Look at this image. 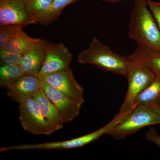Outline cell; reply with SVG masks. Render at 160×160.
Returning <instances> with one entry per match:
<instances>
[{
	"label": "cell",
	"mask_w": 160,
	"mask_h": 160,
	"mask_svg": "<svg viewBox=\"0 0 160 160\" xmlns=\"http://www.w3.org/2000/svg\"><path fill=\"white\" fill-rule=\"evenodd\" d=\"M147 0H135L128 26L129 38L143 46L160 50V31Z\"/></svg>",
	"instance_id": "1"
},
{
	"label": "cell",
	"mask_w": 160,
	"mask_h": 160,
	"mask_svg": "<svg viewBox=\"0 0 160 160\" xmlns=\"http://www.w3.org/2000/svg\"><path fill=\"white\" fill-rule=\"evenodd\" d=\"M78 61L81 64L96 66L103 71L126 76L128 63L126 57L112 51L96 37L92 39L87 49L80 52Z\"/></svg>",
	"instance_id": "2"
},
{
	"label": "cell",
	"mask_w": 160,
	"mask_h": 160,
	"mask_svg": "<svg viewBox=\"0 0 160 160\" xmlns=\"http://www.w3.org/2000/svg\"><path fill=\"white\" fill-rule=\"evenodd\" d=\"M128 69L126 78L128 88L126 98L118 114L128 112L133 107L135 100L155 78L156 76L151 69L133 53L126 57Z\"/></svg>",
	"instance_id": "3"
},
{
	"label": "cell",
	"mask_w": 160,
	"mask_h": 160,
	"mask_svg": "<svg viewBox=\"0 0 160 160\" xmlns=\"http://www.w3.org/2000/svg\"><path fill=\"white\" fill-rule=\"evenodd\" d=\"M160 124L159 117L151 108L138 105L134 106L107 135L116 140L123 139L146 126Z\"/></svg>",
	"instance_id": "4"
},
{
	"label": "cell",
	"mask_w": 160,
	"mask_h": 160,
	"mask_svg": "<svg viewBox=\"0 0 160 160\" xmlns=\"http://www.w3.org/2000/svg\"><path fill=\"white\" fill-rule=\"evenodd\" d=\"M123 115L117 114L110 122L97 131L80 137L62 142H51L37 144H24L19 146L2 147L0 151L12 150H35V149H66L82 147L90 144L103 136L107 134L116 125L124 118Z\"/></svg>",
	"instance_id": "5"
},
{
	"label": "cell",
	"mask_w": 160,
	"mask_h": 160,
	"mask_svg": "<svg viewBox=\"0 0 160 160\" xmlns=\"http://www.w3.org/2000/svg\"><path fill=\"white\" fill-rule=\"evenodd\" d=\"M19 104V120L24 130L32 134H52L49 126L32 97Z\"/></svg>",
	"instance_id": "6"
},
{
	"label": "cell",
	"mask_w": 160,
	"mask_h": 160,
	"mask_svg": "<svg viewBox=\"0 0 160 160\" xmlns=\"http://www.w3.org/2000/svg\"><path fill=\"white\" fill-rule=\"evenodd\" d=\"M72 57V53L62 43L48 42L45 59L38 76L41 78L47 75L69 69Z\"/></svg>",
	"instance_id": "7"
},
{
	"label": "cell",
	"mask_w": 160,
	"mask_h": 160,
	"mask_svg": "<svg viewBox=\"0 0 160 160\" xmlns=\"http://www.w3.org/2000/svg\"><path fill=\"white\" fill-rule=\"evenodd\" d=\"M41 80L54 87L66 96L84 103V89L75 80L70 68L47 75Z\"/></svg>",
	"instance_id": "8"
},
{
	"label": "cell",
	"mask_w": 160,
	"mask_h": 160,
	"mask_svg": "<svg viewBox=\"0 0 160 160\" xmlns=\"http://www.w3.org/2000/svg\"><path fill=\"white\" fill-rule=\"evenodd\" d=\"M41 89L58 110L64 123L72 122L79 115L81 107L84 103L68 97L42 81Z\"/></svg>",
	"instance_id": "9"
},
{
	"label": "cell",
	"mask_w": 160,
	"mask_h": 160,
	"mask_svg": "<svg viewBox=\"0 0 160 160\" xmlns=\"http://www.w3.org/2000/svg\"><path fill=\"white\" fill-rule=\"evenodd\" d=\"M36 23L27 10L26 0H0V25L24 27Z\"/></svg>",
	"instance_id": "10"
},
{
	"label": "cell",
	"mask_w": 160,
	"mask_h": 160,
	"mask_svg": "<svg viewBox=\"0 0 160 160\" xmlns=\"http://www.w3.org/2000/svg\"><path fill=\"white\" fill-rule=\"evenodd\" d=\"M41 83L38 76L24 74L7 88V95L16 102H22L41 89Z\"/></svg>",
	"instance_id": "11"
},
{
	"label": "cell",
	"mask_w": 160,
	"mask_h": 160,
	"mask_svg": "<svg viewBox=\"0 0 160 160\" xmlns=\"http://www.w3.org/2000/svg\"><path fill=\"white\" fill-rule=\"evenodd\" d=\"M32 97L37 103L44 119L49 126L51 133L62 129L65 123L62 118L42 89H39Z\"/></svg>",
	"instance_id": "12"
},
{
	"label": "cell",
	"mask_w": 160,
	"mask_h": 160,
	"mask_svg": "<svg viewBox=\"0 0 160 160\" xmlns=\"http://www.w3.org/2000/svg\"><path fill=\"white\" fill-rule=\"evenodd\" d=\"M48 42L41 39L23 55L20 66L25 74L38 75L45 59Z\"/></svg>",
	"instance_id": "13"
},
{
	"label": "cell",
	"mask_w": 160,
	"mask_h": 160,
	"mask_svg": "<svg viewBox=\"0 0 160 160\" xmlns=\"http://www.w3.org/2000/svg\"><path fill=\"white\" fill-rule=\"evenodd\" d=\"M160 103V77L155 78L136 98L134 106H142L150 107Z\"/></svg>",
	"instance_id": "14"
},
{
	"label": "cell",
	"mask_w": 160,
	"mask_h": 160,
	"mask_svg": "<svg viewBox=\"0 0 160 160\" xmlns=\"http://www.w3.org/2000/svg\"><path fill=\"white\" fill-rule=\"evenodd\" d=\"M134 54L160 77V50L143 46H138Z\"/></svg>",
	"instance_id": "15"
},
{
	"label": "cell",
	"mask_w": 160,
	"mask_h": 160,
	"mask_svg": "<svg viewBox=\"0 0 160 160\" xmlns=\"http://www.w3.org/2000/svg\"><path fill=\"white\" fill-rule=\"evenodd\" d=\"M39 39L30 37L23 31L6 43L3 48L7 51L23 55L29 51Z\"/></svg>",
	"instance_id": "16"
},
{
	"label": "cell",
	"mask_w": 160,
	"mask_h": 160,
	"mask_svg": "<svg viewBox=\"0 0 160 160\" xmlns=\"http://www.w3.org/2000/svg\"><path fill=\"white\" fill-rule=\"evenodd\" d=\"M78 1L79 0H53L50 8L37 21L36 24L49 26L57 19L66 6Z\"/></svg>",
	"instance_id": "17"
},
{
	"label": "cell",
	"mask_w": 160,
	"mask_h": 160,
	"mask_svg": "<svg viewBox=\"0 0 160 160\" xmlns=\"http://www.w3.org/2000/svg\"><path fill=\"white\" fill-rule=\"evenodd\" d=\"M25 74L19 65H9L2 63L0 67V86L7 88Z\"/></svg>",
	"instance_id": "18"
},
{
	"label": "cell",
	"mask_w": 160,
	"mask_h": 160,
	"mask_svg": "<svg viewBox=\"0 0 160 160\" xmlns=\"http://www.w3.org/2000/svg\"><path fill=\"white\" fill-rule=\"evenodd\" d=\"M53 0H26L27 10L36 24L37 21L45 14Z\"/></svg>",
	"instance_id": "19"
},
{
	"label": "cell",
	"mask_w": 160,
	"mask_h": 160,
	"mask_svg": "<svg viewBox=\"0 0 160 160\" xmlns=\"http://www.w3.org/2000/svg\"><path fill=\"white\" fill-rule=\"evenodd\" d=\"M20 25L5 24L0 25V48L23 31Z\"/></svg>",
	"instance_id": "20"
},
{
	"label": "cell",
	"mask_w": 160,
	"mask_h": 160,
	"mask_svg": "<svg viewBox=\"0 0 160 160\" xmlns=\"http://www.w3.org/2000/svg\"><path fill=\"white\" fill-rule=\"evenodd\" d=\"M22 55L7 51L3 48H0V58L3 64L9 65H19Z\"/></svg>",
	"instance_id": "21"
},
{
	"label": "cell",
	"mask_w": 160,
	"mask_h": 160,
	"mask_svg": "<svg viewBox=\"0 0 160 160\" xmlns=\"http://www.w3.org/2000/svg\"><path fill=\"white\" fill-rule=\"evenodd\" d=\"M148 7L160 31V2L147 0Z\"/></svg>",
	"instance_id": "22"
},
{
	"label": "cell",
	"mask_w": 160,
	"mask_h": 160,
	"mask_svg": "<svg viewBox=\"0 0 160 160\" xmlns=\"http://www.w3.org/2000/svg\"><path fill=\"white\" fill-rule=\"evenodd\" d=\"M145 136L146 139L154 143L160 148V135L158 134L155 128L153 127L150 128L149 131L146 132Z\"/></svg>",
	"instance_id": "23"
},
{
	"label": "cell",
	"mask_w": 160,
	"mask_h": 160,
	"mask_svg": "<svg viewBox=\"0 0 160 160\" xmlns=\"http://www.w3.org/2000/svg\"><path fill=\"white\" fill-rule=\"evenodd\" d=\"M150 108H151L160 118V103L157 105H156V106H152Z\"/></svg>",
	"instance_id": "24"
},
{
	"label": "cell",
	"mask_w": 160,
	"mask_h": 160,
	"mask_svg": "<svg viewBox=\"0 0 160 160\" xmlns=\"http://www.w3.org/2000/svg\"><path fill=\"white\" fill-rule=\"evenodd\" d=\"M102 1L105 2L115 3L118 2H121V1H125V0H102Z\"/></svg>",
	"instance_id": "25"
},
{
	"label": "cell",
	"mask_w": 160,
	"mask_h": 160,
	"mask_svg": "<svg viewBox=\"0 0 160 160\" xmlns=\"http://www.w3.org/2000/svg\"><path fill=\"white\" fill-rule=\"evenodd\" d=\"M127 1H132V0H127Z\"/></svg>",
	"instance_id": "26"
}]
</instances>
